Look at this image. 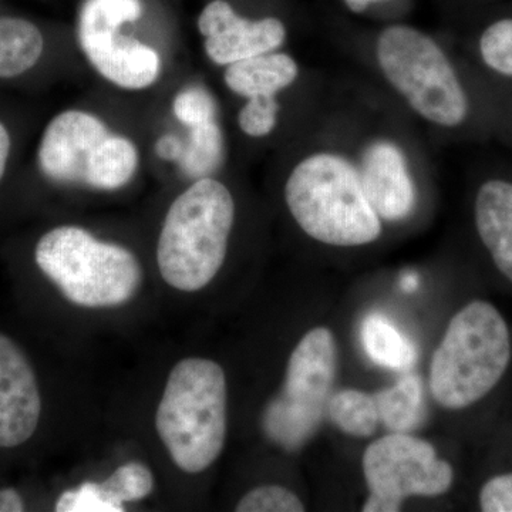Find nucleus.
<instances>
[{"label":"nucleus","mask_w":512,"mask_h":512,"mask_svg":"<svg viewBox=\"0 0 512 512\" xmlns=\"http://www.w3.org/2000/svg\"><path fill=\"white\" fill-rule=\"evenodd\" d=\"M293 220L308 237L332 247H362L382 235V220L348 156L320 150L302 158L285 184Z\"/></svg>","instance_id":"obj_1"},{"label":"nucleus","mask_w":512,"mask_h":512,"mask_svg":"<svg viewBox=\"0 0 512 512\" xmlns=\"http://www.w3.org/2000/svg\"><path fill=\"white\" fill-rule=\"evenodd\" d=\"M235 221V201L215 178L195 180L165 215L157 264L165 282L178 291L205 288L224 265Z\"/></svg>","instance_id":"obj_2"},{"label":"nucleus","mask_w":512,"mask_h":512,"mask_svg":"<svg viewBox=\"0 0 512 512\" xmlns=\"http://www.w3.org/2000/svg\"><path fill=\"white\" fill-rule=\"evenodd\" d=\"M227 402V379L218 363L188 357L171 370L156 426L174 463L185 473H202L221 456L227 439Z\"/></svg>","instance_id":"obj_3"},{"label":"nucleus","mask_w":512,"mask_h":512,"mask_svg":"<svg viewBox=\"0 0 512 512\" xmlns=\"http://www.w3.org/2000/svg\"><path fill=\"white\" fill-rule=\"evenodd\" d=\"M510 359V332L501 313L488 302L468 303L448 323L431 359V393L446 409L471 406L497 386Z\"/></svg>","instance_id":"obj_4"},{"label":"nucleus","mask_w":512,"mask_h":512,"mask_svg":"<svg viewBox=\"0 0 512 512\" xmlns=\"http://www.w3.org/2000/svg\"><path fill=\"white\" fill-rule=\"evenodd\" d=\"M33 258L64 298L84 308L123 305L136 295L143 279L140 262L128 249L74 225L45 232L37 239Z\"/></svg>","instance_id":"obj_5"},{"label":"nucleus","mask_w":512,"mask_h":512,"mask_svg":"<svg viewBox=\"0 0 512 512\" xmlns=\"http://www.w3.org/2000/svg\"><path fill=\"white\" fill-rule=\"evenodd\" d=\"M375 53L386 82L421 119L446 128L467 120L466 90L433 37L412 26H387L377 36Z\"/></svg>","instance_id":"obj_6"},{"label":"nucleus","mask_w":512,"mask_h":512,"mask_svg":"<svg viewBox=\"0 0 512 512\" xmlns=\"http://www.w3.org/2000/svg\"><path fill=\"white\" fill-rule=\"evenodd\" d=\"M36 167L49 183L119 190L138 168L130 138L111 133L103 120L83 110H66L47 123L36 151Z\"/></svg>","instance_id":"obj_7"},{"label":"nucleus","mask_w":512,"mask_h":512,"mask_svg":"<svg viewBox=\"0 0 512 512\" xmlns=\"http://www.w3.org/2000/svg\"><path fill=\"white\" fill-rule=\"evenodd\" d=\"M338 367V348L328 328H315L293 349L285 383L266 404L262 429L286 451L301 450L318 433L326 416Z\"/></svg>","instance_id":"obj_8"},{"label":"nucleus","mask_w":512,"mask_h":512,"mask_svg":"<svg viewBox=\"0 0 512 512\" xmlns=\"http://www.w3.org/2000/svg\"><path fill=\"white\" fill-rule=\"evenodd\" d=\"M141 15L140 0H86L80 9L77 40L84 55L101 77L121 89H147L161 74L158 52L120 33Z\"/></svg>","instance_id":"obj_9"},{"label":"nucleus","mask_w":512,"mask_h":512,"mask_svg":"<svg viewBox=\"0 0 512 512\" xmlns=\"http://www.w3.org/2000/svg\"><path fill=\"white\" fill-rule=\"evenodd\" d=\"M370 495L363 511L397 512L413 495L437 497L450 490L454 471L436 448L409 433H392L373 441L363 454Z\"/></svg>","instance_id":"obj_10"},{"label":"nucleus","mask_w":512,"mask_h":512,"mask_svg":"<svg viewBox=\"0 0 512 512\" xmlns=\"http://www.w3.org/2000/svg\"><path fill=\"white\" fill-rule=\"evenodd\" d=\"M205 37V53L218 66L276 52L286 42L284 22L278 18H242L225 0L208 3L198 18Z\"/></svg>","instance_id":"obj_11"},{"label":"nucleus","mask_w":512,"mask_h":512,"mask_svg":"<svg viewBox=\"0 0 512 512\" xmlns=\"http://www.w3.org/2000/svg\"><path fill=\"white\" fill-rule=\"evenodd\" d=\"M360 180L380 220L400 222L412 215L417 202L416 183L406 151L390 138H375L360 151Z\"/></svg>","instance_id":"obj_12"},{"label":"nucleus","mask_w":512,"mask_h":512,"mask_svg":"<svg viewBox=\"0 0 512 512\" xmlns=\"http://www.w3.org/2000/svg\"><path fill=\"white\" fill-rule=\"evenodd\" d=\"M42 414L39 383L15 340L0 333V448L32 439Z\"/></svg>","instance_id":"obj_13"},{"label":"nucleus","mask_w":512,"mask_h":512,"mask_svg":"<svg viewBox=\"0 0 512 512\" xmlns=\"http://www.w3.org/2000/svg\"><path fill=\"white\" fill-rule=\"evenodd\" d=\"M476 227L501 274L512 282V183L490 180L477 192Z\"/></svg>","instance_id":"obj_14"},{"label":"nucleus","mask_w":512,"mask_h":512,"mask_svg":"<svg viewBox=\"0 0 512 512\" xmlns=\"http://www.w3.org/2000/svg\"><path fill=\"white\" fill-rule=\"evenodd\" d=\"M299 77V64L288 53L269 52L227 66L225 86L238 96H278Z\"/></svg>","instance_id":"obj_15"},{"label":"nucleus","mask_w":512,"mask_h":512,"mask_svg":"<svg viewBox=\"0 0 512 512\" xmlns=\"http://www.w3.org/2000/svg\"><path fill=\"white\" fill-rule=\"evenodd\" d=\"M46 52V37L36 23L0 16V82H13L35 72Z\"/></svg>","instance_id":"obj_16"},{"label":"nucleus","mask_w":512,"mask_h":512,"mask_svg":"<svg viewBox=\"0 0 512 512\" xmlns=\"http://www.w3.org/2000/svg\"><path fill=\"white\" fill-rule=\"evenodd\" d=\"M375 400L380 420L392 433H410L426 419L423 382L416 373H406Z\"/></svg>","instance_id":"obj_17"},{"label":"nucleus","mask_w":512,"mask_h":512,"mask_svg":"<svg viewBox=\"0 0 512 512\" xmlns=\"http://www.w3.org/2000/svg\"><path fill=\"white\" fill-rule=\"evenodd\" d=\"M362 342L367 356L376 365L396 372L412 369L419 357L412 340L380 313H372L363 320Z\"/></svg>","instance_id":"obj_18"},{"label":"nucleus","mask_w":512,"mask_h":512,"mask_svg":"<svg viewBox=\"0 0 512 512\" xmlns=\"http://www.w3.org/2000/svg\"><path fill=\"white\" fill-rule=\"evenodd\" d=\"M326 416L330 421L349 436H373L379 424L375 397L355 389L340 390L330 396Z\"/></svg>","instance_id":"obj_19"},{"label":"nucleus","mask_w":512,"mask_h":512,"mask_svg":"<svg viewBox=\"0 0 512 512\" xmlns=\"http://www.w3.org/2000/svg\"><path fill=\"white\" fill-rule=\"evenodd\" d=\"M190 136L184 143V153L178 161L181 170L188 177L200 180L210 177L224 161L225 140L217 120L188 128Z\"/></svg>","instance_id":"obj_20"},{"label":"nucleus","mask_w":512,"mask_h":512,"mask_svg":"<svg viewBox=\"0 0 512 512\" xmlns=\"http://www.w3.org/2000/svg\"><path fill=\"white\" fill-rule=\"evenodd\" d=\"M103 485L104 490L120 504L143 500L154 488V477L150 468L138 461H130L117 468Z\"/></svg>","instance_id":"obj_21"},{"label":"nucleus","mask_w":512,"mask_h":512,"mask_svg":"<svg viewBox=\"0 0 512 512\" xmlns=\"http://www.w3.org/2000/svg\"><path fill=\"white\" fill-rule=\"evenodd\" d=\"M478 47L485 66L512 79V19L497 20L488 26Z\"/></svg>","instance_id":"obj_22"},{"label":"nucleus","mask_w":512,"mask_h":512,"mask_svg":"<svg viewBox=\"0 0 512 512\" xmlns=\"http://www.w3.org/2000/svg\"><path fill=\"white\" fill-rule=\"evenodd\" d=\"M57 512H123V504L114 500L101 483H84L64 491L56 501Z\"/></svg>","instance_id":"obj_23"},{"label":"nucleus","mask_w":512,"mask_h":512,"mask_svg":"<svg viewBox=\"0 0 512 512\" xmlns=\"http://www.w3.org/2000/svg\"><path fill=\"white\" fill-rule=\"evenodd\" d=\"M279 111L281 104L276 96L251 97L239 110L238 126L248 137L264 138L275 130Z\"/></svg>","instance_id":"obj_24"},{"label":"nucleus","mask_w":512,"mask_h":512,"mask_svg":"<svg viewBox=\"0 0 512 512\" xmlns=\"http://www.w3.org/2000/svg\"><path fill=\"white\" fill-rule=\"evenodd\" d=\"M175 119L185 127L217 120V103L207 89L201 86L185 87L173 101Z\"/></svg>","instance_id":"obj_25"},{"label":"nucleus","mask_w":512,"mask_h":512,"mask_svg":"<svg viewBox=\"0 0 512 512\" xmlns=\"http://www.w3.org/2000/svg\"><path fill=\"white\" fill-rule=\"evenodd\" d=\"M238 512H302L305 505L298 495L281 485H262L239 501Z\"/></svg>","instance_id":"obj_26"},{"label":"nucleus","mask_w":512,"mask_h":512,"mask_svg":"<svg viewBox=\"0 0 512 512\" xmlns=\"http://www.w3.org/2000/svg\"><path fill=\"white\" fill-rule=\"evenodd\" d=\"M481 510L512 512V473L491 478L480 493Z\"/></svg>","instance_id":"obj_27"},{"label":"nucleus","mask_w":512,"mask_h":512,"mask_svg":"<svg viewBox=\"0 0 512 512\" xmlns=\"http://www.w3.org/2000/svg\"><path fill=\"white\" fill-rule=\"evenodd\" d=\"M13 153H15V136H13L12 127L0 116V185L9 173Z\"/></svg>","instance_id":"obj_28"},{"label":"nucleus","mask_w":512,"mask_h":512,"mask_svg":"<svg viewBox=\"0 0 512 512\" xmlns=\"http://www.w3.org/2000/svg\"><path fill=\"white\" fill-rule=\"evenodd\" d=\"M156 153L161 160L178 163L181 157H183L184 143L177 136H173V134H165V136L157 140Z\"/></svg>","instance_id":"obj_29"},{"label":"nucleus","mask_w":512,"mask_h":512,"mask_svg":"<svg viewBox=\"0 0 512 512\" xmlns=\"http://www.w3.org/2000/svg\"><path fill=\"white\" fill-rule=\"evenodd\" d=\"M25 510V501L18 491L13 488L0 490V512H22Z\"/></svg>","instance_id":"obj_30"},{"label":"nucleus","mask_w":512,"mask_h":512,"mask_svg":"<svg viewBox=\"0 0 512 512\" xmlns=\"http://www.w3.org/2000/svg\"><path fill=\"white\" fill-rule=\"evenodd\" d=\"M380 2H384V0H342L343 5L353 13L366 12L370 6L376 5V3Z\"/></svg>","instance_id":"obj_31"},{"label":"nucleus","mask_w":512,"mask_h":512,"mask_svg":"<svg viewBox=\"0 0 512 512\" xmlns=\"http://www.w3.org/2000/svg\"><path fill=\"white\" fill-rule=\"evenodd\" d=\"M417 285H419V282H417L414 276H406V278H403L402 289L404 292H413L414 289L417 288Z\"/></svg>","instance_id":"obj_32"}]
</instances>
